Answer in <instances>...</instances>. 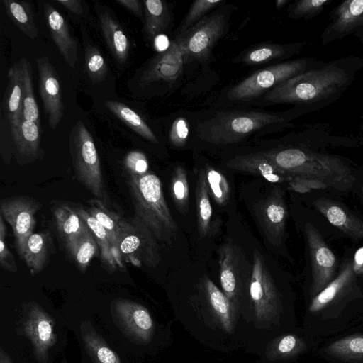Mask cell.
Wrapping results in <instances>:
<instances>
[{"instance_id":"6da1fadb","label":"cell","mask_w":363,"mask_h":363,"mask_svg":"<svg viewBox=\"0 0 363 363\" xmlns=\"http://www.w3.org/2000/svg\"><path fill=\"white\" fill-rule=\"evenodd\" d=\"M65 317L35 299L0 315V348L15 363H59L67 345Z\"/></svg>"},{"instance_id":"f546056e","label":"cell","mask_w":363,"mask_h":363,"mask_svg":"<svg viewBox=\"0 0 363 363\" xmlns=\"http://www.w3.org/2000/svg\"><path fill=\"white\" fill-rule=\"evenodd\" d=\"M53 213L58 232L65 245L89 231L76 210L67 205L56 206Z\"/></svg>"},{"instance_id":"4fadbf2b","label":"cell","mask_w":363,"mask_h":363,"mask_svg":"<svg viewBox=\"0 0 363 363\" xmlns=\"http://www.w3.org/2000/svg\"><path fill=\"white\" fill-rule=\"evenodd\" d=\"M42 208L41 203L28 196H13L0 201V213L12 228L16 249L23 257L28 238L35 226V214Z\"/></svg>"},{"instance_id":"8d00e7d4","label":"cell","mask_w":363,"mask_h":363,"mask_svg":"<svg viewBox=\"0 0 363 363\" xmlns=\"http://www.w3.org/2000/svg\"><path fill=\"white\" fill-rule=\"evenodd\" d=\"M23 72V119L40 125V116L33 91V82L30 63L25 57L20 60Z\"/></svg>"},{"instance_id":"ba28073f","label":"cell","mask_w":363,"mask_h":363,"mask_svg":"<svg viewBox=\"0 0 363 363\" xmlns=\"http://www.w3.org/2000/svg\"><path fill=\"white\" fill-rule=\"evenodd\" d=\"M65 317L77 337L82 363H124L93 315L77 313Z\"/></svg>"},{"instance_id":"7bdbcfd3","label":"cell","mask_w":363,"mask_h":363,"mask_svg":"<svg viewBox=\"0 0 363 363\" xmlns=\"http://www.w3.org/2000/svg\"><path fill=\"white\" fill-rule=\"evenodd\" d=\"M223 2V0H197L190 7L179 28V34L184 33L194 26L204 13Z\"/></svg>"},{"instance_id":"f1b7e54d","label":"cell","mask_w":363,"mask_h":363,"mask_svg":"<svg viewBox=\"0 0 363 363\" xmlns=\"http://www.w3.org/2000/svg\"><path fill=\"white\" fill-rule=\"evenodd\" d=\"M144 5L143 34L148 41L165 31L170 23L169 6L162 0H146Z\"/></svg>"},{"instance_id":"277c9868","label":"cell","mask_w":363,"mask_h":363,"mask_svg":"<svg viewBox=\"0 0 363 363\" xmlns=\"http://www.w3.org/2000/svg\"><path fill=\"white\" fill-rule=\"evenodd\" d=\"M128 186L137 217L157 241L171 245L178 227L165 201L159 177L151 172L130 176Z\"/></svg>"},{"instance_id":"7a4b0ae2","label":"cell","mask_w":363,"mask_h":363,"mask_svg":"<svg viewBox=\"0 0 363 363\" xmlns=\"http://www.w3.org/2000/svg\"><path fill=\"white\" fill-rule=\"evenodd\" d=\"M292 179L299 192L333 189L345 191L354 179L350 169L340 159L298 148L261 152Z\"/></svg>"},{"instance_id":"ffe728a7","label":"cell","mask_w":363,"mask_h":363,"mask_svg":"<svg viewBox=\"0 0 363 363\" xmlns=\"http://www.w3.org/2000/svg\"><path fill=\"white\" fill-rule=\"evenodd\" d=\"M11 129L13 154L20 165L31 163L43 156L40 125L22 119L17 125L11 126Z\"/></svg>"},{"instance_id":"52a82bcc","label":"cell","mask_w":363,"mask_h":363,"mask_svg":"<svg viewBox=\"0 0 363 363\" xmlns=\"http://www.w3.org/2000/svg\"><path fill=\"white\" fill-rule=\"evenodd\" d=\"M118 249L123 262L136 267H155L161 260L157 240L135 216L130 220L123 218Z\"/></svg>"},{"instance_id":"ab89813d","label":"cell","mask_w":363,"mask_h":363,"mask_svg":"<svg viewBox=\"0 0 363 363\" xmlns=\"http://www.w3.org/2000/svg\"><path fill=\"white\" fill-rule=\"evenodd\" d=\"M85 71L94 84L100 83L106 79L108 66L100 51L91 42L85 48Z\"/></svg>"},{"instance_id":"f907efd6","label":"cell","mask_w":363,"mask_h":363,"mask_svg":"<svg viewBox=\"0 0 363 363\" xmlns=\"http://www.w3.org/2000/svg\"><path fill=\"white\" fill-rule=\"evenodd\" d=\"M121 6L125 8L140 18H144V5L139 0H115Z\"/></svg>"},{"instance_id":"7c38bea8","label":"cell","mask_w":363,"mask_h":363,"mask_svg":"<svg viewBox=\"0 0 363 363\" xmlns=\"http://www.w3.org/2000/svg\"><path fill=\"white\" fill-rule=\"evenodd\" d=\"M218 259L220 284L231 303L238 298L242 289L249 291L252 264L231 240H226L220 246Z\"/></svg>"},{"instance_id":"d6986e66","label":"cell","mask_w":363,"mask_h":363,"mask_svg":"<svg viewBox=\"0 0 363 363\" xmlns=\"http://www.w3.org/2000/svg\"><path fill=\"white\" fill-rule=\"evenodd\" d=\"M96 12L104 39L114 60L125 65L130 56V38L112 11L104 5L95 4Z\"/></svg>"},{"instance_id":"836d02e7","label":"cell","mask_w":363,"mask_h":363,"mask_svg":"<svg viewBox=\"0 0 363 363\" xmlns=\"http://www.w3.org/2000/svg\"><path fill=\"white\" fill-rule=\"evenodd\" d=\"M89 207L87 211L95 218L108 232L111 242L119 252L118 236L123 218L115 212L110 211L107 206L96 199L89 200ZM121 255V254H120Z\"/></svg>"},{"instance_id":"ac0fdd59","label":"cell","mask_w":363,"mask_h":363,"mask_svg":"<svg viewBox=\"0 0 363 363\" xmlns=\"http://www.w3.org/2000/svg\"><path fill=\"white\" fill-rule=\"evenodd\" d=\"M256 214L269 240L279 245L284 237L287 218V209L280 189H275L256 207Z\"/></svg>"},{"instance_id":"6f0895ef","label":"cell","mask_w":363,"mask_h":363,"mask_svg":"<svg viewBox=\"0 0 363 363\" xmlns=\"http://www.w3.org/2000/svg\"><path fill=\"white\" fill-rule=\"evenodd\" d=\"M59 363H69L66 359H61Z\"/></svg>"},{"instance_id":"7402d4cb","label":"cell","mask_w":363,"mask_h":363,"mask_svg":"<svg viewBox=\"0 0 363 363\" xmlns=\"http://www.w3.org/2000/svg\"><path fill=\"white\" fill-rule=\"evenodd\" d=\"M43 12L50 35L67 64L74 69L78 61L77 43L64 16L50 4L45 2Z\"/></svg>"},{"instance_id":"d590c367","label":"cell","mask_w":363,"mask_h":363,"mask_svg":"<svg viewBox=\"0 0 363 363\" xmlns=\"http://www.w3.org/2000/svg\"><path fill=\"white\" fill-rule=\"evenodd\" d=\"M196 196L198 230L200 236L203 238L208 233L212 218V208L204 169H201L198 174Z\"/></svg>"},{"instance_id":"d6a6232c","label":"cell","mask_w":363,"mask_h":363,"mask_svg":"<svg viewBox=\"0 0 363 363\" xmlns=\"http://www.w3.org/2000/svg\"><path fill=\"white\" fill-rule=\"evenodd\" d=\"M104 104L117 118L140 136L152 143H158L151 128L132 108L116 101L106 100L104 101Z\"/></svg>"},{"instance_id":"8fae6325","label":"cell","mask_w":363,"mask_h":363,"mask_svg":"<svg viewBox=\"0 0 363 363\" xmlns=\"http://www.w3.org/2000/svg\"><path fill=\"white\" fill-rule=\"evenodd\" d=\"M304 236L310 262L311 296L313 298L335 279L340 267L335 254L322 235L309 222L305 224Z\"/></svg>"},{"instance_id":"cb8c5ba5","label":"cell","mask_w":363,"mask_h":363,"mask_svg":"<svg viewBox=\"0 0 363 363\" xmlns=\"http://www.w3.org/2000/svg\"><path fill=\"white\" fill-rule=\"evenodd\" d=\"M225 165L237 171L259 174L269 182L288 183L291 186L293 184L291 178L261 152L237 156Z\"/></svg>"},{"instance_id":"9c48e42d","label":"cell","mask_w":363,"mask_h":363,"mask_svg":"<svg viewBox=\"0 0 363 363\" xmlns=\"http://www.w3.org/2000/svg\"><path fill=\"white\" fill-rule=\"evenodd\" d=\"M283 120L278 115L266 112L225 113L214 118L208 128L207 139L215 144L237 143L257 130Z\"/></svg>"},{"instance_id":"83f0119b","label":"cell","mask_w":363,"mask_h":363,"mask_svg":"<svg viewBox=\"0 0 363 363\" xmlns=\"http://www.w3.org/2000/svg\"><path fill=\"white\" fill-rule=\"evenodd\" d=\"M52 240L48 231L33 233L28 238L23 259L32 274L40 272L47 265Z\"/></svg>"},{"instance_id":"f35d334b","label":"cell","mask_w":363,"mask_h":363,"mask_svg":"<svg viewBox=\"0 0 363 363\" xmlns=\"http://www.w3.org/2000/svg\"><path fill=\"white\" fill-rule=\"evenodd\" d=\"M287 52V47L279 44H262L255 46L245 52L241 62L247 65L266 63L281 57Z\"/></svg>"},{"instance_id":"9a60e30c","label":"cell","mask_w":363,"mask_h":363,"mask_svg":"<svg viewBox=\"0 0 363 363\" xmlns=\"http://www.w3.org/2000/svg\"><path fill=\"white\" fill-rule=\"evenodd\" d=\"M226 23L225 15L213 14L203 17L186 32L181 33L184 61L206 59L223 35Z\"/></svg>"},{"instance_id":"ee69618b","label":"cell","mask_w":363,"mask_h":363,"mask_svg":"<svg viewBox=\"0 0 363 363\" xmlns=\"http://www.w3.org/2000/svg\"><path fill=\"white\" fill-rule=\"evenodd\" d=\"M330 2L328 0H301L292 8V18L312 17L319 13L324 6Z\"/></svg>"},{"instance_id":"2e32d148","label":"cell","mask_w":363,"mask_h":363,"mask_svg":"<svg viewBox=\"0 0 363 363\" xmlns=\"http://www.w3.org/2000/svg\"><path fill=\"white\" fill-rule=\"evenodd\" d=\"M36 64L43 110L50 128L55 130L62 119L65 111L59 75L48 56L38 57Z\"/></svg>"},{"instance_id":"60d3db41","label":"cell","mask_w":363,"mask_h":363,"mask_svg":"<svg viewBox=\"0 0 363 363\" xmlns=\"http://www.w3.org/2000/svg\"><path fill=\"white\" fill-rule=\"evenodd\" d=\"M204 172L209 194L218 205L225 206L230 195V184L226 177L211 167H206Z\"/></svg>"},{"instance_id":"603a6c76","label":"cell","mask_w":363,"mask_h":363,"mask_svg":"<svg viewBox=\"0 0 363 363\" xmlns=\"http://www.w3.org/2000/svg\"><path fill=\"white\" fill-rule=\"evenodd\" d=\"M358 278L353 270L352 256L348 255L344 259L335 279L312 298L310 312L316 313L323 310L346 292L351 291L357 286Z\"/></svg>"},{"instance_id":"3957f363","label":"cell","mask_w":363,"mask_h":363,"mask_svg":"<svg viewBox=\"0 0 363 363\" xmlns=\"http://www.w3.org/2000/svg\"><path fill=\"white\" fill-rule=\"evenodd\" d=\"M98 316L111 343L123 353L133 355L135 347L146 346L152 339L155 323L147 308L125 298L112 299L108 308Z\"/></svg>"},{"instance_id":"4dcf8cb0","label":"cell","mask_w":363,"mask_h":363,"mask_svg":"<svg viewBox=\"0 0 363 363\" xmlns=\"http://www.w3.org/2000/svg\"><path fill=\"white\" fill-rule=\"evenodd\" d=\"M2 3L7 16L19 30L28 38L36 39L38 29L30 3L16 0H2Z\"/></svg>"},{"instance_id":"680465c9","label":"cell","mask_w":363,"mask_h":363,"mask_svg":"<svg viewBox=\"0 0 363 363\" xmlns=\"http://www.w3.org/2000/svg\"><path fill=\"white\" fill-rule=\"evenodd\" d=\"M362 192H363V185H362Z\"/></svg>"},{"instance_id":"1f68e13d","label":"cell","mask_w":363,"mask_h":363,"mask_svg":"<svg viewBox=\"0 0 363 363\" xmlns=\"http://www.w3.org/2000/svg\"><path fill=\"white\" fill-rule=\"evenodd\" d=\"M199 286L214 313L217 315L223 328L232 331L231 303L216 285L207 277L201 279Z\"/></svg>"},{"instance_id":"b9f144b4","label":"cell","mask_w":363,"mask_h":363,"mask_svg":"<svg viewBox=\"0 0 363 363\" xmlns=\"http://www.w3.org/2000/svg\"><path fill=\"white\" fill-rule=\"evenodd\" d=\"M171 192L177 208L186 213L189 203V184L186 170L181 166L174 169L171 181Z\"/></svg>"},{"instance_id":"c3c4849f","label":"cell","mask_w":363,"mask_h":363,"mask_svg":"<svg viewBox=\"0 0 363 363\" xmlns=\"http://www.w3.org/2000/svg\"><path fill=\"white\" fill-rule=\"evenodd\" d=\"M189 136V125L186 118H177L172 123L169 131V140L176 147L184 146Z\"/></svg>"},{"instance_id":"7dc6e473","label":"cell","mask_w":363,"mask_h":363,"mask_svg":"<svg viewBox=\"0 0 363 363\" xmlns=\"http://www.w3.org/2000/svg\"><path fill=\"white\" fill-rule=\"evenodd\" d=\"M0 149L4 162L9 163L13 153L11 129L9 121L1 113L0 117Z\"/></svg>"},{"instance_id":"484cf974","label":"cell","mask_w":363,"mask_h":363,"mask_svg":"<svg viewBox=\"0 0 363 363\" xmlns=\"http://www.w3.org/2000/svg\"><path fill=\"white\" fill-rule=\"evenodd\" d=\"M74 209L94 235L100 250L101 262L105 268L110 273L125 269L124 262L119 252L114 247L105 228L87 210L79 206Z\"/></svg>"},{"instance_id":"d4e9b609","label":"cell","mask_w":363,"mask_h":363,"mask_svg":"<svg viewBox=\"0 0 363 363\" xmlns=\"http://www.w3.org/2000/svg\"><path fill=\"white\" fill-rule=\"evenodd\" d=\"M9 82L1 105V113L11 127L23 119V82L21 62H16L8 71Z\"/></svg>"},{"instance_id":"44dd1931","label":"cell","mask_w":363,"mask_h":363,"mask_svg":"<svg viewBox=\"0 0 363 363\" xmlns=\"http://www.w3.org/2000/svg\"><path fill=\"white\" fill-rule=\"evenodd\" d=\"M313 206L330 224L352 240H363V220L340 202L327 197H318L313 200Z\"/></svg>"},{"instance_id":"5bb4252c","label":"cell","mask_w":363,"mask_h":363,"mask_svg":"<svg viewBox=\"0 0 363 363\" xmlns=\"http://www.w3.org/2000/svg\"><path fill=\"white\" fill-rule=\"evenodd\" d=\"M249 296L258 320H269L277 314L278 291L262 255L257 250L253 253Z\"/></svg>"},{"instance_id":"4316f807","label":"cell","mask_w":363,"mask_h":363,"mask_svg":"<svg viewBox=\"0 0 363 363\" xmlns=\"http://www.w3.org/2000/svg\"><path fill=\"white\" fill-rule=\"evenodd\" d=\"M362 23L363 0H347L333 10L325 35L328 37L346 35Z\"/></svg>"},{"instance_id":"5b68a950","label":"cell","mask_w":363,"mask_h":363,"mask_svg":"<svg viewBox=\"0 0 363 363\" xmlns=\"http://www.w3.org/2000/svg\"><path fill=\"white\" fill-rule=\"evenodd\" d=\"M348 79L342 69L330 65L282 82L267 92L264 99L273 103L316 102L335 94L346 85Z\"/></svg>"},{"instance_id":"74e56055","label":"cell","mask_w":363,"mask_h":363,"mask_svg":"<svg viewBox=\"0 0 363 363\" xmlns=\"http://www.w3.org/2000/svg\"><path fill=\"white\" fill-rule=\"evenodd\" d=\"M328 354L342 359L363 360V335H351L328 346Z\"/></svg>"},{"instance_id":"11a10c76","label":"cell","mask_w":363,"mask_h":363,"mask_svg":"<svg viewBox=\"0 0 363 363\" xmlns=\"http://www.w3.org/2000/svg\"><path fill=\"white\" fill-rule=\"evenodd\" d=\"M0 363H15L2 348H0Z\"/></svg>"},{"instance_id":"e575fe53","label":"cell","mask_w":363,"mask_h":363,"mask_svg":"<svg viewBox=\"0 0 363 363\" xmlns=\"http://www.w3.org/2000/svg\"><path fill=\"white\" fill-rule=\"evenodd\" d=\"M65 247L78 268L83 272L86 269L91 259L99 255L98 243L90 230L72 242L66 244Z\"/></svg>"},{"instance_id":"816d5d0a","label":"cell","mask_w":363,"mask_h":363,"mask_svg":"<svg viewBox=\"0 0 363 363\" xmlns=\"http://www.w3.org/2000/svg\"><path fill=\"white\" fill-rule=\"evenodd\" d=\"M352 262L355 274L363 278V245L352 253Z\"/></svg>"},{"instance_id":"681fc988","label":"cell","mask_w":363,"mask_h":363,"mask_svg":"<svg viewBox=\"0 0 363 363\" xmlns=\"http://www.w3.org/2000/svg\"><path fill=\"white\" fill-rule=\"evenodd\" d=\"M303 345L296 336L288 335L283 337L278 343L277 348L282 354H292L301 350Z\"/></svg>"},{"instance_id":"30bf717a","label":"cell","mask_w":363,"mask_h":363,"mask_svg":"<svg viewBox=\"0 0 363 363\" xmlns=\"http://www.w3.org/2000/svg\"><path fill=\"white\" fill-rule=\"evenodd\" d=\"M307 60L299 59L273 65L254 72L228 92L230 100L246 101L268 92L282 82L303 72Z\"/></svg>"},{"instance_id":"f5cc1de1","label":"cell","mask_w":363,"mask_h":363,"mask_svg":"<svg viewBox=\"0 0 363 363\" xmlns=\"http://www.w3.org/2000/svg\"><path fill=\"white\" fill-rule=\"evenodd\" d=\"M55 2L74 14L82 15L84 13L82 1L80 0H57Z\"/></svg>"},{"instance_id":"9f6ffc18","label":"cell","mask_w":363,"mask_h":363,"mask_svg":"<svg viewBox=\"0 0 363 363\" xmlns=\"http://www.w3.org/2000/svg\"><path fill=\"white\" fill-rule=\"evenodd\" d=\"M288 2L289 1L287 0H277L275 3V6L277 9H280L283 8Z\"/></svg>"},{"instance_id":"8992f818","label":"cell","mask_w":363,"mask_h":363,"mask_svg":"<svg viewBox=\"0 0 363 363\" xmlns=\"http://www.w3.org/2000/svg\"><path fill=\"white\" fill-rule=\"evenodd\" d=\"M69 146L78 181L106 206L111 201L106 192L98 152L84 123L78 120L70 131Z\"/></svg>"},{"instance_id":"db71d44e","label":"cell","mask_w":363,"mask_h":363,"mask_svg":"<svg viewBox=\"0 0 363 363\" xmlns=\"http://www.w3.org/2000/svg\"><path fill=\"white\" fill-rule=\"evenodd\" d=\"M169 45L166 37L162 35H159L155 38V47L159 51L166 50Z\"/></svg>"},{"instance_id":"bcb514c9","label":"cell","mask_w":363,"mask_h":363,"mask_svg":"<svg viewBox=\"0 0 363 363\" xmlns=\"http://www.w3.org/2000/svg\"><path fill=\"white\" fill-rule=\"evenodd\" d=\"M124 165L130 176H141L149 172L147 160L140 151L130 152L125 158Z\"/></svg>"},{"instance_id":"f6af8a7d","label":"cell","mask_w":363,"mask_h":363,"mask_svg":"<svg viewBox=\"0 0 363 363\" xmlns=\"http://www.w3.org/2000/svg\"><path fill=\"white\" fill-rule=\"evenodd\" d=\"M6 233L7 229L4 219L0 213V264L6 271L16 272L17 264L6 242Z\"/></svg>"},{"instance_id":"e0dca14e","label":"cell","mask_w":363,"mask_h":363,"mask_svg":"<svg viewBox=\"0 0 363 363\" xmlns=\"http://www.w3.org/2000/svg\"><path fill=\"white\" fill-rule=\"evenodd\" d=\"M184 62L182 38L178 34L169 48L156 55L142 70L138 83L146 86L159 81L173 82L181 75Z\"/></svg>"}]
</instances>
